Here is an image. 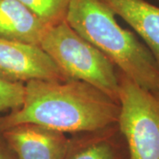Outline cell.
<instances>
[{
	"label": "cell",
	"instance_id": "cell-1",
	"mask_svg": "<svg viewBox=\"0 0 159 159\" xmlns=\"http://www.w3.org/2000/svg\"><path fill=\"white\" fill-rule=\"evenodd\" d=\"M119 112V102L85 81L31 80L22 105L0 118V132L34 123L74 134L117 124Z\"/></svg>",
	"mask_w": 159,
	"mask_h": 159
},
{
	"label": "cell",
	"instance_id": "cell-2",
	"mask_svg": "<svg viewBox=\"0 0 159 159\" xmlns=\"http://www.w3.org/2000/svg\"><path fill=\"white\" fill-rule=\"evenodd\" d=\"M100 0H71L66 22L144 89L159 93V69L153 55L135 34L120 27Z\"/></svg>",
	"mask_w": 159,
	"mask_h": 159
},
{
	"label": "cell",
	"instance_id": "cell-3",
	"mask_svg": "<svg viewBox=\"0 0 159 159\" xmlns=\"http://www.w3.org/2000/svg\"><path fill=\"white\" fill-rule=\"evenodd\" d=\"M39 46L67 79L85 81L119 102L118 68L66 20L47 29Z\"/></svg>",
	"mask_w": 159,
	"mask_h": 159
},
{
	"label": "cell",
	"instance_id": "cell-4",
	"mask_svg": "<svg viewBox=\"0 0 159 159\" xmlns=\"http://www.w3.org/2000/svg\"><path fill=\"white\" fill-rule=\"evenodd\" d=\"M119 130L129 159H159V99L118 69Z\"/></svg>",
	"mask_w": 159,
	"mask_h": 159
},
{
	"label": "cell",
	"instance_id": "cell-5",
	"mask_svg": "<svg viewBox=\"0 0 159 159\" xmlns=\"http://www.w3.org/2000/svg\"><path fill=\"white\" fill-rule=\"evenodd\" d=\"M0 79L22 84L31 80H68L39 45L3 38H0Z\"/></svg>",
	"mask_w": 159,
	"mask_h": 159
},
{
	"label": "cell",
	"instance_id": "cell-6",
	"mask_svg": "<svg viewBox=\"0 0 159 159\" xmlns=\"http://www.w3.org/2000/svg\"><path fill=\"white\" fill-rule=\"evenodd\" d=\"M16 159H63L69 138L62 132L34 123H25L0 132Z\"/></svg>",
	"mask_w": 159,
	"mask_h": 159
},
{
	"label": "cell",
	"instance_id": "cell-7",
	"mask_svg": "<svg viewBox=\"0 0 159 159\" xmlns=\"http://www.w3.org/2000/svg\"><path fill=\"white\" fill-rule=\"evenodd\" d=\"M63 159H129L119 125L72 134Z\"/></svg>",
	"mask_w": 159,
	"mask_h": 159
},
{
	"label": "cell",
	"instance_id": "cell-8",
	"mask_svg": "<svg viewBox=\"0 0 159 159\" xmlns=\"http://www.w3.org/2000/svg\"><path fill=\"white\" fill-rule=\"evenodd\" d=\"M145 43L159 69V7L145 0H100Z\"/></svg>",
	"mask_w": 159,
	"mask_h": 159
},
{
	"label": "cell",
	"instance_id": "cell-9",
	"mask_svg": "<svg viewBox=\"0 0 159 159\" xmlns=\"http://www.w3.org/2000/svg\"><path fill=\"white\" fill-rule=\"evenodd\" d=\"M50 28L18 0H0V38L40 45Z\"/></svg>",
	"mask_w": 159,
	"mask_h": 159
},
{
	"label": "cell",
	"instance_id": "cell-10",
	"mask_svg": "<svg viewBox=\"0 0 159 159\" xmlns=\"http://www.w3.org/2000/svg\"><path fill=\"white\" fill-rule=\"evenodd\" d=\"M48 26L66 20L71 0H18Z\"/></svg>",
	"mask_w": 159,
	"mask_h": 159
},
{
	"label": "cell",
	"instance_id": "cell-11",
	"mask_svg": "<svg viewBox=\"0 0 159 159\" xmlns=\"http://www.w3.org/2000/svg\"><path fill=\"white\" fill-rule=\"evenodd\" d=\"M24 84L11 83L0 79V118L7 111L19 109L23 103Z\"/></svg>",
	"mask_w": 159,
	"mask_h": 159
},
{
	"label": "cell",
	"instance_id": "cell-12",
	"mask_svg": "<svg viewBox=\"0 0 159 159\" xmlns=\"http://www.w3.org/2000/svg\"><path fill=\"white\" fill-rule=\"evenodd\" d=\"M0 159H16L14 154L7 147L6 143L0 136Z\"/></svg>",
	"mask_w": 159,
	"mask_h": 159
},
{
	"label": "cell",
	"instance_id": "cell-13",
	"mask_svg": "<svg viewBox=\"0 0 159 159\" xmlns=\"http://www.w3.org/2000/svg\"><path fill=\"white\" fill-rule=\"evenodd\" d=\"M156 97H157V98H158V99H159V93H158V94H157V95H156Z\"/></svg>",
	"mask_w": 159,
	"mask_h": 159
},
{
	"label": "cell",
	"instance_id": "cell-14",
	"mask_svg": "<svg viewBox=\"0 0 159 159\" xmlns=\"http://www.w3.org/2000/svg\"><path fill=\"white\" fill-rule=\"evenodd\" d=\"M157 1H159V0H157Z\"/></svg>",
	"mask_w": 159,
	"mask_h": 159
}]
</instances>
